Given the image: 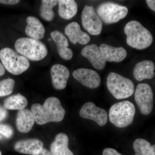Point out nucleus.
I'll return each mask as SVG.
<instances>
[{"mask_svg": "<svg viewBox=\"0 0 155 155\" xmlns=\"http://www.w3.org/2000/svg\"><path fill=\"white\" fill-rule=\"evenodd\" d=\"M31 111L35 122L40 125L48 122H61L64 119L66 113L60 100L55 97L48 98L43 105L34 104L31 106Z\"/></svg>", "mask_w": 155, "mask_h": 155, "instance_id": "obj_1", "label": "nucleus"}, {"mask_svg": "<svg viewBox=\"0 0 155 155\" xmlns=\"http://www.w3.org/2000/svg\"><path fill=\"white\" fill-rule=\"evenodd\" d=\"M127 35V44L138 50H143L148 48L152 43V35L140 22L132 20L127 22L124 28Z\"/></svg>", "mask_w": 155, "mask_h": 155, "instance_id": "obj_2", "label": "nucleus"}, {"mask_svg": "<svg viewBox=\"0 0 155 155\" xmlns=\"http://www.w3.org/2000/svg\"><path fill=\"white\" fill-rule=\"evenodd\" d=\"M15 48L21 55L32 61H41L48 54V48L45 44L29 38L18 39L15 42Z\"/></svg>", "mask_w": 155, "mask_h": 155, "instance_id": "obj_3", "label": "nucleus"}, {"mask_svg": "<svg viewBox=\"0 0 155 155\" xmlns=\"http://www.w3.org/2000/svg\"><path fill=\"white\" fill-rule=\"evenodd\" d=\"M135 111V106L129 101L116 103L109 111L110 122L117 127H127L133 122Z\"/></svg>", "mask_w": 155, "mask_h": 155, "instance_id": "obj_4", "label": "nucleus"}, {"mask_svg": "<svg viewBox=\"0 0 155 155\" xmlns=\"http://www.w3.org/2000/svg\"><path fill=\"white\" fill-rule=\"evenodd\" d=\"M108 90L117 99H123L131 96L134 91L133 81L120 74L111 72L107 81Z\"/></svg>", "mask_w": 155, "mask_h": 155, "instance_id": "obj_5", "label": "nucleus"}, {"mask_svg": "<svg viewBox=\"0 0 155 155\" xmlns=\"http://www.w3.org/2000/svg\"><path fill=\"white\" fill-rule=\"evenodd\" d=\"M0 59L5 69L14 75L22 74L30 67L28 59L11 48H5L0 51Z\"/></svg>", "mask_w": 155, "mask_h": 155, "instance_id": "obj_6", "label": "nucleus"}, {"mask_svg": "<svg viewBox=\"0 0 155 155\" xmlns=\"http://www.w3.org/2000/svg\"><path fill=\"white\" fill-rule=\"evenodd\" d=\"M128 12L125 6L110 2L102 3L97 9V14L100 19L107 24L116 23L124 19Z\"/></svg>", "mask_w": 155, "mask_h": 155, "instance_id": "obj_7", "label": "nucleus"}, {"mask_svg": "<svg viewBox=\"0 0 155 155\" xmlns=\"http://www.w3.org/2000/svg\"><path fill=\"white\" fill-rule=\"evenodd\" d=\"M134 98L142 114L148 115L151 113L153 105V94L149 84H138L136 89Z\"/></svg>", "mask_w": 155, "mask_h": 155, "instance_id": "obj_8", "label": "nucleus"}, {"mask_svg": "<svg viewBox=\"0 0 155 155\" xmlns=\"http://www.w3.org/2000/svg\"><path fill=\"white\" fill-rule=\"evenodd\" d=\"M84 28L92 35H98L103 28L102 20L95 11L93 6L86 5L84 8L81 16Z\"/></svg>", "mask_w": 155, "mask_h": 155, "instance_id": "obj_9", "label": "nucleus"}, {"mask_svg": "<svg viewBox=\"0 0 155 155\" xmlns=\"http://www.w3.org/2000/svg\"><path fill=\"white\" fill-rule=\"evenodd\" d=\"M81 117L93 120L100 126L106 125L108 121V114L105 110L97 107L94 103L89 102L85 103L81 109Z\"/></svg>", "mask_w": 155, "mask_h": 155, "instance_id": "obj_10", "label": "nucleus"}, {"mask_svg": "<svg viewBox=\"0 0 155 155\" xmlns=\"http://www.w3.org/2000/svg\"><path fill=\"white\" fill-rule=\"evenodd\" d=\"M72 75L74 78L82 85L90 88H96L101 84V78L99 75L92 69L79 68L74 70Z\"/></svg>", "mask_w": 155, "mask_h": 155, "instance_id": "obj_11", "label": "nucleus"}, {"mask_svg": "<svg viewBox=\"0 0 155 155\" xmlns=\"http://www.w3.org/2000/svg\"><path fill=\"white\" fill-rule=\"evenodd\" d=\"M81 55L87 58L93 66L97 70H102L105 67L106 61L96 45H88L83 48Z\"/></svg>", "mask_w": 155, "mask_h": 155, "instance_id": "obj_12", "label": "nucleus"}, {"mask_svg": "<svg viewBox=\"0 0 155 155\" xmlns=\"http://www.w3.org/2000/svg\"><path fill=\"white\" fill-rule=\"evenodd\" d=\"M51 74L55 89L61 90L66 88L70 75V72L67 67L62 64H55L51 68Z\"/></svg>", "mask_w": 155, "mask_h": 155, "instance_id": "obj_13", "label": "nucleus"}, {"mask_svg": "<svg viewBox=\"0 0 155 155\" xmlns=\"http://www.w3.org/2000/svg\"><path fill=\"white\" fill-rule=\"evenodd\" d=\"M65 33L73 44L78 43L81 45H85L90 41L89 35L81 30L80 25L77 22L69 23L65 28Z\"/></svg>", "mask_w": 155, "mask_h": 155, "instance_id": "obj_14", "label": "nucleus"}, {"mask_svg": "<svg viewBox=\"0 0 155 155\" xmlns=\"http://www.w3.org/2000/svg\"><path fill=\"white\" fill-rule=\"evenodd\" d=\"M14 149L21 153L31 155L37 154L43 149V143L38 139L32 138L19 140L16 143Z\"/></svg>", "mask_w": 155, "mask_h": 155, "instance_id": "obj_15", "label": "nucleus"}, {"mask_svg": "<svg viewBox=\"0 0 155 155\" xmlns=\"http://www.w3.org/2000/svg\"><path fill=\"white\" fill-rule=\"evenodd\" d=\"M99 48L106 61L109 62L119 63L127 57V51L122 47H114L103 43L100 45Z\"/></svg>", "mask_w": 155, "mask_h": 155, "instance_id": "obj_16", "label": "nucleus"}, {"mask_svg": "<svg viewBox=\"0 0 155 155\" xmlns=\"http://www.w3.org/2000/svg\"><path fill=\"white\" fill-rule=\"evenodd\" d=\"M51 36L57 45V49L60 57L65 60L72 59L73 52L71 49L68 48L69 42L66 36L58 30L52 31L51 33Z\"/></svg>", "mask_w": 155, "mask_h": 155, "instance_id": "obj_17", "label": "nucleus"}, {"mask_svg": "<svg viewBox=\"0 0 155 155\" xmlns=\"http://www.w3.org/2000/svg\"><path fill=\"white\" fill-rule=\"evenodd\" d=\"M133 75L136 80L138 81L152 79L155 75L154 64L150 60L139 62L134 68Z\"/></svg>", "mask_w": 155, "mask_h": 155, "instance_id": "obj_18", "label": "nucleus"}, {"mask_svg": "<svg viewBox=\"0 0 155 155\" xmlns=\"http://www.w3.org/2000/svg\"><path fill=\"white\" fill-rule=\"evenodd\" d=\"M35 122V119L31 111L27 109L19 110L17 114L16 125L17 129L20 132L26 133L32 129Z\"/></svg>", "mask_w": 155, "mask_h": 155, "instance_id": "obj_19", "label": "nucleus"}, {"mask_svg": "<svg viewBox=\"0 0 155 155\" xmlns=\"http://www.w3.org/2000/svg\"><path fill=\"white\" fill-rule=\"evenodd\" d=\"M27 26L25 28V33L31 38L40 40L43 38L45 28L41 22L36 17L29 16L26 19Z\"/></svg>", "mask_w": 155, "mask_h": 155, "instance_id": "obj_20", "label": "nucleus"}, {"mask_svg": "<svg viewBox=\"0 0 155 155\" xmlns=\"http://www.w3.org/2000/svg\"><path fill=\"white\" fill-rule=\"evenodd\" d=\"M69 138L64 133L58 134L51 145L52 155H74L68 148Z\"/></svg>", "mask_w": 155, "mask_h": 155, "instance_id": "obj_21", "label": "nucleus"}, {"mask_svg": "<svg viewBox=\"0 0 155 155\" xmlns=\"http://www.w3.org/2000/svg\"><path fill=\"white\" fill-rule=\"evenodd\" d=\"M58 14L59 16L65 19H72L78 12L77 3L73 0H59Z\"/></svg>", "mask_w": 155, "mask_h": 155, "instance_id": "obj_22", "label": "nucleus"}, {"mask_svg": "<svg viewBox=\"0 0 155 155\" xmlns=\"http://www.w3.org/2000/svg\"><path fill=\"white\" fill-rule=\"evenodd\" d=\"M28 104V101L25 97L20 94L8 97L4 102V107L10 110H21L25 109Z\"/></svg>", "mask_w": 155, "mask_h": 155, "instance_id": "obj_23", "label": "nucleus"}, {"mask_svg": "<svg viewBox=\"0 0 155 155\" xmlns=\"http://www.w3.org/2000/svg\"><path fill=\"white\" fill-rule=\"evenodd\" d=\"M134 155H155V145L152 146L149 142L143 139L136 140L133 143Z\"/></svg>", "mask_w": 155, "mask_h": 155, "instance_id": "obj_24", "label": "nucleus"}, {"mask_svg": "<svg viewBox=\"0 0 155 155\" xmlns=\"http://www.w3.org/2000/svg\"><path fill=\"white\" fill-rule=\"evenodd\" d=\"M58 4V1L55 0H43L40 9V15L43 19L50 22L52 21L55 14L53 8Z\"/></svg>", "mask_w": 155, "mask_h": 155, "instance_id": "obj_25", "label": "nucleus"}, {"mask_svg": "<svg viewBox=\"0 0 155 155\" xmlns=\"http://www.w3.org/2000/svg\"><path fill=\"white\" fill-rule=\"evenodd\" d=\"M15 81L12 78H8L0 81V97L9 95L13 91Z\"/></svg>", "mask_w": 155, "mask_h": 155, "instance_id": "obj_26", "label": "nucleus"}, {"mask_svg": "<svg viewBox=\"0 0 155 155\" xmlns=\"http://www.w3.org/2000/svg\"><path fill=\"white\" fill-rule=\"evenodd\" d=\"M14 130L11 126L6 124H0V140L7 139L12 137Z\"/></svg>", "mask_w": 155, "mask_h": 155, "instance_id": "obj_27", "label": "nucleus"}, {"mask_svg": "<svg viewBox=\"0 0 155 155\" xmlns=\"http://www.w3.org/2000/svg\"><path fill=\"white\" fill-rule=\"evenodd\" d=\"M103 155H122L116 150L111 148H107L103 151Z\"/></svg>", "mask_w": 155, "mask_h": 155, "instance_id": "obj_28", "label": "nucleus"}, {"mask_svg": "<svg viewBox=\"0 0 155 155\" xmlns=\"http://www.w3.org/2000/svg\"><path fill=\"white\" fill-rule=\"evenodd\" d=\"M8 115V113L5 108L0 105V122L4 120Z\"/></svg>", "mask_w": 155, "mask_h": 155, "instance_id": "obj_29", "label": "nucleus"}, {"mask_svg": "<svg viewBox=\"0 0 155 155\" xmlns=\"http://www.w3.org/2000/svg\"><path fill=\"white\" fill-rule=\"evenodd\" d=\"M20 2L18 0H0V4L7 5H15Z\"/></svg>", "mask_w": 155, "mask_h": 155, "instance_id": "obj_30", "label": "nucleus"}, {"mask_svg": "<svg viewBox=\"0 0 155 155\" xmlns=\"http://www.w3.org/2000/svg\"><path fill=\"white\" fill-rule=\"evenodd\" d=\"M146 3L148 6L150 8L155 12V1L154 0H147Z\"/></svg>", "mask_w": 155, "mask_h": 155, "instance_id": "obj_31", "label": "nucleus"}, {"mask_svg": "<svg viewBox=\"0 0 155 155\" xmlns=\"http://www.w3.org/2000/svg\"><path fill=\"white\" fill-rule=\"evenodd\" d=\"M35 155H52L51 152L49 151L46 149L43 148L41 151L37 154Z\"/></svg>", "mask_w": 155, "mask_h": 155, "instance_id": "obj_32", "label": "nucleus"}, {"mask_svg": "<svg viewBox=\"0 0 155 155\" xmlns=\"http://www.w3.org/2000/svg\"><path fill=\"white\" fill-rule=\"evenodd\" d=\"M5 72V69L3 64L0 63V76L4 75Z\"/></svg>", "mask_w": 155, "mask_h": 155, "instance_id": "obj_33", "label": "nucleus"}, {"mask_svg": "<svg viewBox=\"0 0 155 155\" xmlns=\"http://www.w3.org/2000/svg\"><path fill=\"white\" fill-rule=\"evenodd\" d=\"M0 155H2V153H1V151H0Z\"/></svg>", "mask_w": 155, "mask_h": 155, "instance_id": "obj_34", "label": "nucleus"}]
</instances>
